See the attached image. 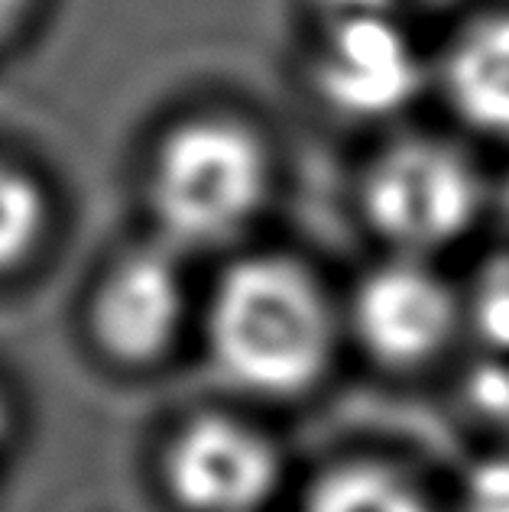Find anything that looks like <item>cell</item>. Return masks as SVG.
I'll return each mask as SVG.
<instances>
[{"instance_id":"6da1fadb","label":"cell","mask_w":509,"mask_h":512,"mask_svg":"<svg viewBox=\"0 0 509 512\" xmlns=\"http://www.w3.org/2000/svg\"><path fill=\"white\" fill-rule=\"evenodd\" d=\"M211 354L250 393L292 396L312 386L331 357V312L315 279L289 260L227 269L211 302Z\"/></svg>"},{"instance_id":"7a4b0ae2","label":"cell","mask_w":509,"mask_h":512,"mask_svg":"<svg viewBox=\"0 0 509 512\" xmlns=\"http://www.w3.org/2000/svg\"><path fill=\"white\" fill-rule=\"evenodd\" d=\"M263 143L234 120H189L159 146L153 205L185 244H218L247 227L266 195Z\"/></svg>"},{"instance_id":"3957f363","label":"cell","mask_w":509,"mask_h":512,"mask_svg":"<svg viewBox=\"0 0 509 512\" xmlns=\"http://www.w3.org/2000/svg\"><path fill=\"white\" fill-rule=\"evenodd\" d=\"M477 201L474 166L438 140L396 143L364 182L370 224L403 250H435L458 240L474 221Z\"/></svg>"},{"instance_id":"277c9868","label":"cell","mask_w":509,"mask_h":512,"mask_svg":"<svg viewBox=\"0 0 509 512\" xmlns=\"http://www.w3.org/2000/svg\"><path fill=\"white\" fill-rule=\"evenodd\" d=\"M166 480L189 512H257L279 483V457L260 431L211 415L176 438Z\"/></svg>"},{"instance_id":"5b68a950","label":"cell","mask_w":509,"mask_h":512,"mask_svg":"<svg viewBox=\"0 0 509 512\" xmlns=\"http://www.w3.org/2000/svg\"><path fill=\"white\" fill-rule=\"evenodd\" d=\"M315 82L344 114L383 117L415 98L422 62L393 13L325 26Z\"/></svg>"},{"instance_id":"8992f818","label":"cell","mask_w":509,"mask_h":512,"mask_svg":"<svg viewBox=\"0 0 509 512\" xmlns=\"http://www.w3.org/2000/svg\"><path fill=\"white\" fill-rule=\"evenodd\" d=\"M185 315V289L163 253H133L111 269L91 308L95 334L111 357L150 363L176 341Z\"/></svg>"},{"instance_id":"52a82bcc","label":"cell","mask_w":509,"mask_h":512,"mask_svg":"<svg viewBox=\"0 0 509 512\" xmlns=\"http://www.w3.org/2000/svg\"><path fill=\"white\" fill-rule=\"evenodd\" d=\"M354 321L373 357L386 363H419L448 341L454 299L445 282L415 263H393L364 279Z\"/></svg>"},{"instance_id":"ba28073f","label":"cell","mask_w":509,"mask_h":512,"mask_svg":"<svg viewBox=\"0 0 509 512\" xmlns=\"http://www.w3.org/2000/svg\"><path fill=\"white\" fill-rule=\"evenodd\" d=\"M445 72L448 94L467 124L509 140V13L464 30Z\"/></svg>"},{"instance_id":"9c48e42d","label":"cell","mask_w":509,"mask_h":512,"mask_svg":"<svg viewBox=\"0 0 509 512\" xmlns=\"http://www.w3.org/2000/svg\"><path fill=\"white\" fill-rule=\"evenodd\" d=\"M305 512H435L406 477L383 464H344L308 496Z\"/></svg>"},{"instance_id":"30bf717a","label":"cell","mask_w":509,"mask_h":512,"mask_svg":"<svg viewBox=\"0 0 509 512\" xmlns=\"http://www.w3.org/2000/svg\"><path fill=\"white\" fill-rule=\"evenodd\" d=\"M49 224L43 188L30 172L0 159V273L20 266L36 250Z\"/></svg>"},{"instance_id":"8fae6325","label":"cell","mask_w":509,"mask_h":512,"mask_svg":"<svg viewBox=\"0 0 509 512\" xmlns=\"http://www.w3.org/2000/svg\"><path fill=\"white\" fill-rule=\"evenodd\" d=\"M474 318L490 354H509V269H493L477 292Z\"/></svg>"},{"instance_id":"7c38bea8","label":"cell","mask_w":509,"mask_h":512,"mask_svg":"<svg viewBox=\"0 0 509 512\" xmlns=\"http://www.w3.org/2000/svg\"><path fill=\"white\" fill-rule=\"evenodd\" d=\"M471 399L490 419L509 425V354H490L471 373Z\"/></svg>"},{"instance_id":"4fadbf2b","label":"cell","mask_w":509,"mask_h":512,"mask_svg":"<svg viewBox=\"0 0 509 512\" xmlns=\"http://www.w3.org/2000/svg\"><path fill=\"white\" fill-rule=\"evenodd\" d=\"M467 512H509V457L480 464L464 487Z\"/></svg>"},{"instance_id":"5bb4252c","label":"cell","mask_w":509,"mask_h":512,"mask_svg":"<svg viewBox=\"0 0 509 512\" xmlns=\"http://www.w3.org/2000/svg\"><path fill=\"white\" fill-rule=\"evenodd\" d=\"M325 26L357 17H377V13H393V0H315Z\"/></svg>"},{"instance_id":"9a60e30c","label":"cell","mask_w":509,"mask_h":512,"mask_svg":"<svg viewBox=\"0 0 509 512\" xmlns=\"http://www.w3.org/2000/svg\"><path fill=\"white\" fill-rule=\"evenodd\" d=\"M33 0H0V43L17 30L20 20L26 17V10H30Z\"/></svg>"},{"instance_id":"2e32d148","label":"cell","mask_w":509,"mask_h":512,"mask_svg":"<svg viewBox=\"0 0 509 512\" xmlns=\"http://www.w3.org/2000/svg\"><path fill=\"white\" fill-rule=\"evenodd\" d=\"M7 435V412H4V402H0V441Z\"/></svg>"}]
</instances>
